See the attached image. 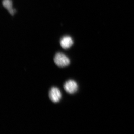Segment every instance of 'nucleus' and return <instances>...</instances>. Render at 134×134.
<instances>
[{"label":"nucleus","instance_id":"1","mask_svg":"<svg viewBox=\"0 0 134 134\" xmlns=\"http://www.w3.org/2000/svg\"><path fill=\"white\" fill-rule=\"evenodd\" d=\"M54 60L56 65L60 68L67 66L70 63L69 59L62 53H57L54 58Z\"/></svg>","mask_w":134,"mask_h":134},{"label":"nucleus","instance_id":"2","mask_svg":"<svg viewBox=\"0 0 134 134\" xmlns=\"http://www.w3.org/2000/svg\"><path fill=\"white\" fill-rule=\"evenodd\" d=\"M64 89L69 94H74L77 91L78 86L76 82L72 80L67 81L64 85Z\"/></svg>","mask_w":134,"mask_h":134},{"label":"nucleus","instance_id":"3","mask_svg":"<svg viewBox=\"0 0 134 134\" xmlns=\"http://www.w3.org/2000/svg\"><path fill=\"white\" fill-rule=\"evenodd\" d=\"M50 100L54 103L59 102L62 98V94L59 90L56 87H53L50 89L49 93Z\"/></svg>","mask_w":134,"mask_h":134},{"label":"nucleus","instance_id":"4","mask_svg":"<svg viewBox=\"0 0 134 134\" xmlns=\"http://www.w3.org/2000/svg\"><path fill=\"white\" fill-rule=\"evenodd\" d=\"M74 42L71 37L66 36L62 39L60 44L62 47L64 49H67L71 47Z\"/></svg>","mask_w":134,"mask_h":134},{"label":"nucleus","instance_id":"5","mask_svg":"<svg viewBox=\"0 0 134 134\" xmlns=\"http://www.w3.org/2000/svg\"><path fill=\"white\" fill-rule=\"evenodd\" d=\"M3 7L6 9L10 14L12 15H13L15 12V10L12 8V2L11 0H3L2 2Z\"/></svg>","mask_w":134,"mask_h":134}]
</instances>
